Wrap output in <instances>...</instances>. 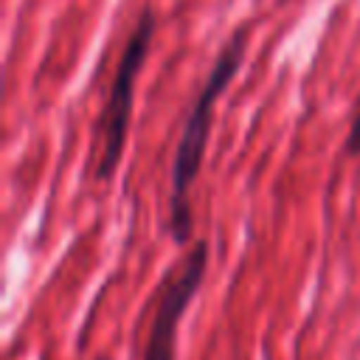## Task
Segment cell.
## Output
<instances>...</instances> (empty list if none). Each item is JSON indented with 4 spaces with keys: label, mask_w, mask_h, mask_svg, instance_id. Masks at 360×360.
Masks as SVG:
<instances>
[{
    "label": "cell",
    "mask_w": 360,
    "mask_h": 360,
    "mask_svg": "<svg viewBox=\"0 0 360 360\" xmlns=\"http://www.w3.org/2000/svg\"><path fill=\"white\" fill-rule=\"evenodd\" d=\"M346 149H349L352 155H360V101H357V110H354V118H352V127H349Z\"/></svg>",
    "instance_id": "obj_4"
},
{
    "label": "cell",
    "mask_w": 360,
    "mask_h": 360,
    "mask_svg": "<svg viewBox=\"0 0 360 360\" xmlns=\"http://www.w3.org/2000/svg\"><path fill=\"white\" fill-rule=\"evenodd\" d=\"M208 264V245L197 242L160 281L158 298H155V315L143 346V360H174V340H177V323L183 312L188 309L194 292L202 284Z\"/></svg>",
    "instance_id": "obj_3"
},
{
    "label": "cell",
    "mask_w": 360,
    "mask_h": 360,
    "mask_svg": "<svg viewBox=\"0 0 360 360\" xmlns=\"http://www.w3.org/2000/svg\"><path fill=\"white\" fill-rule=\"evenodd\" d=\"M152 34H155V14H152V8H143L127 45H124V53L118 59V68H115V76L110 84V96H107V104L101 112V124H98L101 152H98V163H96V180H110V174L115 172L118 158L124 152L129 110H132V90H135V79L143 65L146 48L152 42Z\"/></svg>",
    "instance_id": "obj_2"
},
{
    "label": "cell",
    "mask_w": 360,
    "mask_h": 360,
    "mask_svg": "<svg viewBox=\"0 0 360 360\" xmlns=\"http://www.w3.org/2000/svg\"><path fill=\"white\" fill-rule=\"evenodd\" d=\"M245 45H248V28L242 25L233 31V37L225 42L217 62L211 65L208 79L200 87V93H197V98L186 115V124L180 129V141H177L174 160H172V194H169V228H172V236L177 242H186L191 233L188 188H191V183L200 172V163H202V149H205L211 118H214V101L228 87V82L236 76L242 56H245Z\"/></svg>",
    "instance_id": "obj_1"
}]
</instances>
